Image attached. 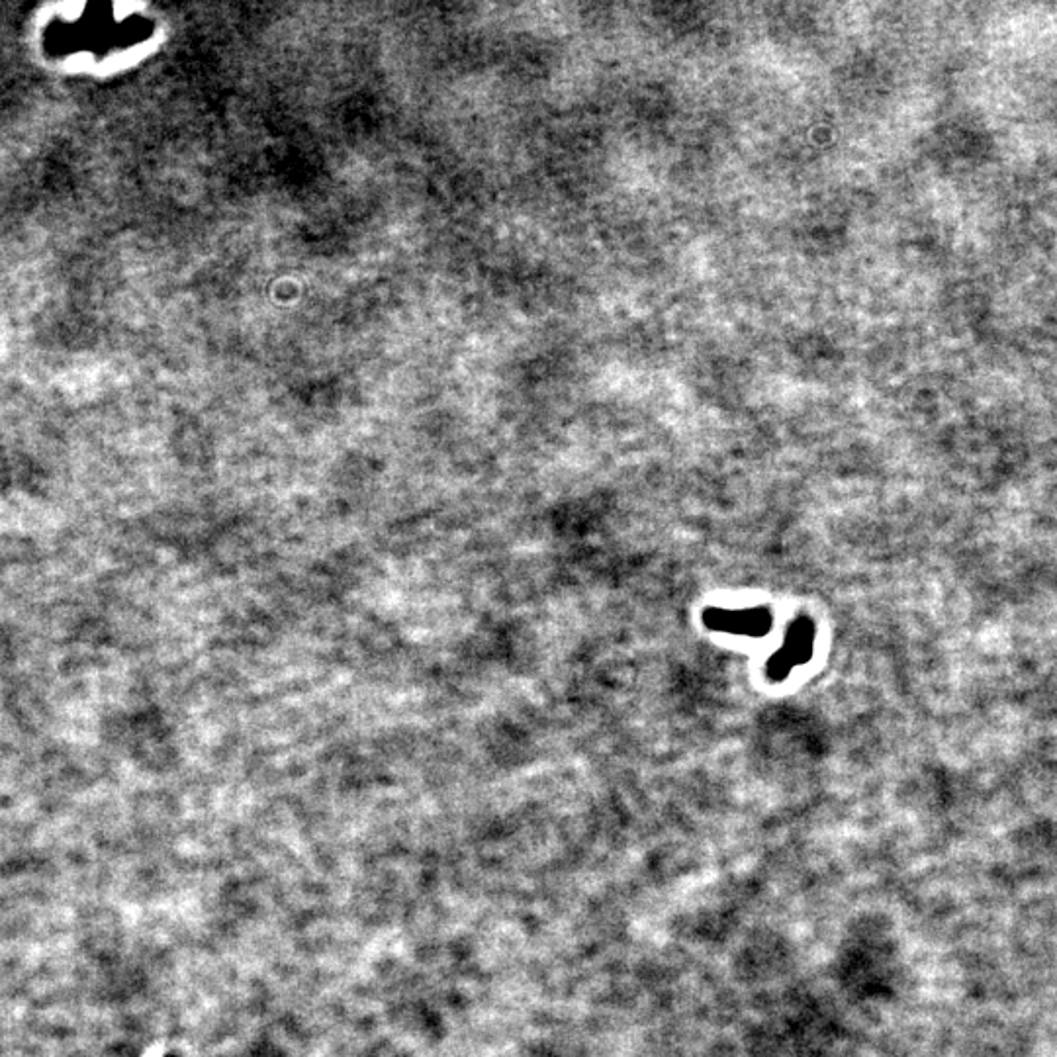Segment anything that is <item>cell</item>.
Instances as JSON below:
<instances>
[{
	"instance_id": "1",
	"label": "cell",
	"mask_w": 1057,
	"mask_h": 1057,
	"mask_svg": "<svg viewBox=\"0 0 1057 1057\" xmlns=\"http://www.w3.org/2000/svg\"><path fill=\"white\" fill-rule=\"evenodd\" d=\"M703 623L713 631H721L729 635L764 637L772 629V613L766 607H752V609L707 607L703 613Z\"/></svg>"
},
{
	"instance_id": "2",
	"label": "cell",
	"mask_w": 1057,
	"mask_h": 1057,
	"mask_svg": "<svg viewBox=\"0 0 1057 1057\" xmlns=\"http://www.w3.org/2000/svg\"><path fill=\"white\" fill-rule=\"evenodd\" d=\"M813 646H815V623L809 617L795 619L787 629L785 643L782 646L783 652L795 666H799L811 660Z\"/></svg>"
},
{
	"instance_id": "3",
	"label": "cell",
	"mask_w": 1057,
	"mask_h": 1057,
	"mask_svg": "<svg viewBox=\"0 0 1057 1057\" xmlns=\"http://www.w3.org/2000/svg\"><path fill=\"white\" fill-rule=\"evenodd\" d=\"M793 668H795V664L787 658V654H785L782 648H780V650H778L776 654H772V658L768 660L766 672H768V678H770L772 682H783V680L791 674Z\"/></svg>"
},
{
	"instance_id": "4",
	"label": "cell",
	"mask_w": 1057,
	"mask_h": 1057,
	"mask_svg": "<svg viewBox=\"0 0 1057 1057\" xmlns=\"http://www.w3.org/2000/svg\"><path fill=\"white\" fill-rule=\"evenodd\" d=\"M169 1057H175V1056H169Z\"/></svg>"
}]
</instances>
